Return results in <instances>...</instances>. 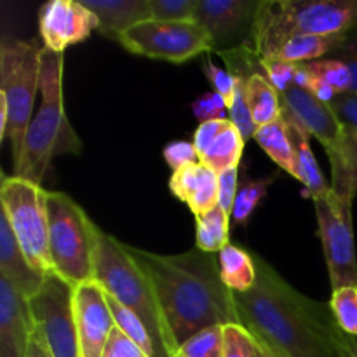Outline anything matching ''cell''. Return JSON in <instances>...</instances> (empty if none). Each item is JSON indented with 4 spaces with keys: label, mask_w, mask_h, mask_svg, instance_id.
Returning a JSON list of instances; mask_svg holds the SVG:
<instances>
[{
    "label": "cell",
    "mask_w": 357,
    "mask_h": 357,
    "mask_svg": "<svg viewBox=\"0 0 357 357\" xmlns=\"http://www.w3.org/2000/svg\"><path fill=\"white\" fill-rule=\"evenodd\" d=\"M255 264L257 282L248 293H234V300L239 324L261 351L271 357H349L347 333L330 303L303 296L258 255Z\"/></svg>",
    "instance_id": "6da1fadb"
},
{
    "label": "cell",
    "mask_w": 357,
    "mask_h": 357,
    "mask_svg": "<svg viewBox=\"0 0 357 357\" xmlns=\"http://www.w3.org/2000/svg\"><path fill=\"white\" fill-rule=\"evenodd\" d=\"M129 257L152 284L176 347L211 326L239 324L234 293L223 284L218 258L199 248L155 255L126 244Z\"/></svg>",
    "instance_id": "7a4b0ae2"
},
{
    "label": "cell",
    "mask_w": 357,
    "mask_h": 357,
    "mask_svg": "<svg viewBox=\"0 0 357 357\" xmlns=\"http://www.w3.org/2000/svg\"><path fill=\"white\" fill-rule=\"evenodd\" d=\"M357 31V0H261L255 13L250 45L272 59L288 40L305 35Z\"/></svg>",
    "instance_id": "3957f363"
},
{
    "label": "cell",
    "mask_w": 357,
    "mask_h": 357,
    "mask_svg": "<svg viewBox=\"0 0 357 357\" xmlns=\"http://www.w3.org/2000/svg\"><path fill=\"white\" fill-rule=\"evenodd\" d=\"M63 52L44 47L40 70L42 105L28 126L23 150L14 162V176L42 185L51 160L61 152L79 153L82 145L63 107Z\"/></svg>",
    "instance_id": "277c9868"
},
{
    "label": "cell",
    "mask_w": 357,
    "mask_h": 357,
    "mask_svg": "<svg viewBox=\"0 0 357 357\" xmlns=\"http://www.w3.org/2000/svg\"><path fill=\"white\" fill-rule=\"evenodd\" d=\"M94 282L142 321L152 338L155 357L176 356L178 347L160 312L152 284L129 257L126 244L119 243L103 230L98 241Z\"/></svg>",
    "instance_id": "5b68a950"
},
{
    "label": "cell",
    "mask_w": 357,
    "mask_h": 357,
    "mask_svg": "<svg viewBox=\"0 0 357 357\" xmlns=\"http://www.w3.org/2000/svg\"><path fill=\"white\" fill-rule=\"evenodd\" d=\"M42 40H3L0 45V139H10L13 164L20 159L40 91Z\"/></svg>",
    "instance_id": "8992f818"
},
{
    "label": "cell",
    "mask_w": 357,
    "mask_h": 357,
    "mask_svg": "<svg viewBox=\"0 0 357 357\" xmlns=\"http://www.w3.org/2000/svg\"><path fill=\"white\" fill-rule=\"evenodd\" d=\"M49 251L54 274L73 289L94 282V264L101 229L63 192H47Z\"/></svg>",
    "instance_id": "52a82bcc"
},
{
    "label": "cell",
    "mask_w": 357,
    "mask_h": 357,
    "mask_svg": "<svg viewBox=\"0 0 357 357\" xmlns=\"http://www.w3.org/2000/svg\"><path fill=\"white\" fill-rule=\"evenodd\" d=\"M0 204L24 257L42 275L54 274L49 251L47 190L17 176H3Z\"/></svg>",
    "instance_id": "ba28073f"
},
{
    "label": "cell",
    "mask_w": 357,
    "mask_h": 357,
    "mask_svg": "<svg viewBox=\"0 0 357 357\" xmlns=\"http://www.w3.org/2000/svg\"><path fill=\"white\" fill-rule=\"evenodd\" d=\"M117 42L132 54L171 63L213 51L211 37L197 21H143L119 35Z\"/></svg>",
    "instance_id": "9c48e42d"
},
{
    "label": "cell",
    "mask_w": 357,
    "mask_h": 357,
    "mask_svg": "<svg viewBox=\"0 0 357 357\" xmlns=\"http://www.w3.org/2000/svg\"><path fill=\"white\" fill-rule=\"evenodd\" d=\"M75 289L59 275H45L44 284L28 300L35 331L42 337L52 357H82L77 331Z\"/></svg>",
    "instance_id": "30bf717a"
},
{
    "label": "cell",
    "mask_w": 357,
    "mask_h": 357,
    "mask_svg": "<svg viewBox=\"0 0 357 357\" xmlns=\"http://www.w3.org/2000/svg\"><path fill=\"white\" fill-rule=\"evenodd\" d=\"M324 258L330 272L331 288L357 286V258L352 227V199L331 190L330 195L314 201Z\"/></svg>",
    "instance_id": "8fae6325"
},
{
    "label": "cell",
    "mask_w": 357,
    "mask_h": 357,
    "mask_svg": "<svg viewBox=\"0 0 357 357\" xmlns=\"http://www.w3.org/2000/svg\"><path fill=\"white\" fill-rule=\"evenodd\" d=\"M257 6L253 0H199L195 21L204 26L213 51L220 54L250 45Z\"/></svg>",
    "instance_id": "7c38bea8"
},
{
    "label": "cell",
    "mask_w": 357,
    "mask_h": 357,
    "mask_svg": "<svg viewBox=\"0 0 357 357\" xmlns=\"http://www.w3.org/2000/svg\"><path fill=\"white\" fill-rule=\"evenodd\" d=\"M100 26L93 10L77 0H49L38 10V33L45 49L65 52Z\"/></svg>",
    "instance_id": "4fadbf2b"
},
{
    "label": "cell",
    "mask_w": 357,
    "mask_h": 357,
    "mask_svg": "<svg viewBox=\"0 0 357 357\" xmlns=\"http://www.w3.org/2000/svg\"><path fill=\"white\" fill-rule=\"evenodd\" d=\"M77 331L82 357H101L115 328L107 293L98 282H87L73 291Z\"/></svg>",
    "instance_id": "5bb4252c"
},
{
    "label": "cell",
    "mask_w": 357,
    "mask_h": 357,
    "mask_svg": "<svg viewBox=\"0 0 357 357\" xmlns=\"http://www.w3.org/2000/svg\"><path fill=\"white\" fill-rule=\"evenodd\" d=\"M282 114L295 119L310 136H316L324 149H331L342 138L344 126L335 117L330 105L323 103L310 91L296 86L295 80L279 91Z\"/></svg>",
    "instance_id": "9a60e30c"
},
{
    "label": "cell",
    "mask_w": 357,
    "mask_h": 357,
    "mask_svg": "<svg viewBox=\"0 0 357 357\" xmlns=\"http://www.w3.org/2000/svg\"><path fill=\"white\" fill-rule=\"evenodd\" d=\"M33 331L28 300L0 278V357H26Z\"/></svg>",
    "instance_id": "2e32d148"
},
{
    "label": "cell",
    "mask_w": 357,
    "mask_h": 357,
    "mask_svg": "<svg viewBox=\"0 0 357 357\" xmlns=\"http://www.w3.org/2000/svg\"><path fill=\"white\" fill-rule=\"evenodd\" d=\"M244 142L246 139L243 138L239 129L230 122V119L202 122L192 139L201 157V162L218 174L239 167Z\"/></svg>",
    "instance_id": "e0dca14e"
},
{
    "label": "cell",
    "mask_w": 357,
    "mask_h": 357,
    "mask_svg": "<svg viewBox=\"0 0 357 357\" xmlns=\"http://www.w3.org/2000/svg\"><path fill=\"white\" fill-rule=\"evenodd\" d=\"M169 188L174 197L190 208L194 216L204 215L218 206V173L202 162L173 171Z\"/></svg>",
    "instance_id": "ac0fdd59"
},
{
    "label": "cell",
    "mask_w": 357,
    "mask_h": 357,
    "mask_svg": "<svg viewBox=\"0 0 357 357\" xmlns=\"http://www.w3.org/2000/svg\"><path fill=\"white\" fill-rule=\"evenodd\" d=\"M0 278L7 279L26 300L37 295L45 279V275L38 274L24 257L2 211H0Z\"/></svg>",
    "instance_id": "d6986e66"
},
{
    "label": "cell",
    "mask_w": 357,
    "mask_h": 357,
    "mask_svg": "<svg viewBox=\"0 0 357 357\" xmlns=\"http://www.w3.org/2000/svg\"><path fill=\"white\" fill-rule=\"evenodd\" d=\"M98 17V30L114 40L129 28L152 20L150 0H82Z\"/></svg>",
    "instance_id": "ffe728a7"
},
{
    "label": "cell",
    "mask_w": 357,
    "mask_h": 357,
    "mask_svg": "<svg viewBox=\"0 0 357 357\" xmlns=\"http://www.w3.org/2000/svg\"><path fill=\"white\" fill-rule=\"evenodd\" d=\"M282 119L288 124L289 139H291L293 152H295L296 162V180L307 188L312 201L323 199L331 194V185L328 183L326 178L321 173L316 159H314L312 149H310V135L289 115L282 114Z\"/></svg>",
    "instance_id": "44dd1931"
},
{
    "label": "cell",
    "mask_w": 357,
    "mask_h": 357,
    "mask_svg": "<svg viewBox=\"0 0 357 357\" xmlns=\"http://www.w3.org/2000/svg\"><path fill=\"white\" fill-rule=\"evenodd\" d=\"M326 153L331 166V190L354 201L357 195V129L344 126L342 138Z\"/></svg>",
    "instance_id": "7402d4cb"
},
{
    "label": "cell",
    "mask_w": 357,
    "mask_h": 357,
    "mask_svg": "<svg viewBox=\"0 0 357 357\" xmlns=\"http://www.w3.org/2000/svg\"><path fill=\"white\" fill-rule=\"evenodd\" d=\"M220 275L232 293H248L257 282V264L255 255L241 246L223 248L218 253Z\"/></svg>",
    "instance_id": "603a6c76"
},
{
    "label": "cell",
    "mask_w": 357,
    "mask_h": 357,
    "mask_svg": "<svg viewBox=\"0 0 357 357\" xmlns=\"http://www.w3.org/2000/svg\"><path fill=\"white\" fill-rule=\"evenodd\" d=\"M244 93H246L248 107H250L253 121L257 128L271 124L282 117L281 100L275 87L268 82L265 73H253L250 77H244Z\"/></svg>",
    "instance_id": "cb8c5ba5"
},
{
    "label": "cell",
    "mask_w": 357,
    "mask_h": 357,
    "mask_svg": "<svg viewBox=\"0 0 357 357\" xmlns=\"http://www.w3.org/2000/svg\"><path fill=\"white\" fill-rule=\"evenodd\" d=\"M349 35H305V37H295L286 42L278 54L272 59H279L284 63H312L323 59V56L333 54L340 49Z\"/></svg>",
    "instance_id": "d4e9b609"
},
{
    "label": "cell",
    "mask_w": 357,
    "mask_h": 357,
    "mask_svg": "<svg viewBox=\"0 0 357 357\" xmlns=\"http://www.w3.org/2000/svg\"><path fill=\"white\" fill-rule=\"evenodd\" d=\"M253 139L282 171L296 178L295 152H293L288 124H286L284 119L281 117L278 121L271 122V124L264 126V128H258Z\"/></svg>",
    "instance_id": "484cf974"
},
{
    "label": "cell",
    "mask_w": 357,
    "mask_h": 357,
    "mask_svg": "<svg viewBox=\"0 0 357 357\" xmlns=\"http://www.w3.org/2000/svg\"><path fill=\"white\" fill-rule=\"evenodd\" d=\"M230 216L216 206L204 215L195 216V244L201 251L216 255L229 246Z\"/></svg>",
    "instance_id": "4316f807"
},
{
    "label": "cell",
    "mask_w": 357,
    "mask_h": 357,
    "mask_svg": "<svg viewBox=\"0 0 357 357\" xmlns=\"http://www.w3.org/2000/svg\"><path fill=\"white\" fill-rule=\"evenodd\" d=\"M275 178H278V174H271V176L261 178V180L246 181V183L241 185L239 190H237V197L236 202H234L232 211V220L237 225H246L248 220L251 218L255 209L261 202V199L267 195L268 188L274 183Z\"/></svg>",
    "instance_id": "83f0119b"
},
{
    "label": "cell",
    "mask_w": 357,
    "mask_h": 357,
    "mask_svg": "<svg viewBox=\"0 0 357 357\" xmlns=\"http://www.w3.org/2000/svg\"><path fill=\"white\" fill-rule=\"evenodd\" d=\"M108 307L112 310V316H114L115 326L122 331L124 335H128L132 342H135L138 347H142L146 352L149 357H155V349H153L152 338H150L149 331L143 326L142 321L135 316L129 309L122 307L117 300L112 298L110 295H107Z\"/></svg>",
    "instance_id": "f1b7e54d"
},
{
    "label": "cell",
    "mask_w": 357,
    "mask_h": 357,
    "mask_svg": "<svg viewBox=\"0 0 357 357\" xmlns=\"http://www.w3.org/2000/svg\"><path fill=\"white\" fill-rule=\"evenodd\" d=\"M174 357H223V326L199 331L178 347Z\"/></svg>",
    "instance_id": "f546056e"
},
{
    "label": "cell",
    "mask_w": 357,
    "mask_h": 357,
    "mask_svg": "<svg viewBox=\"0 0 357 357\" xmlns=\"http://www.w3.org/2000/svg\"><path fill=\"white\" fill-rule=\"evenodd\" d=\"M330 309L344 333L357 337V286L333 289Z\"/></svg>",
    "instance_id": "4dcf8cb0"
},
{
    "label": "cell",
    "mask_w": 357,
    "mask_h": 357,
    "mask_svg": "<svg viewBox=\"0 0 357 357\" xmlns=\"http://www.w3.org/2000/svg\"><path fill=\"white\" fill-rule=\"evenodd\" d=\"M305 65L317 80L330 86L337 94H344L351 91L352 73L349 66L340 59H319V61L305 63Z\"/></svg>",
    "instance_id": "1f68e13d"
},
{
    "label": "cell",
    "mask_w": 357,
    "mask_h": 357,
    "mask_svg": "<svg viewBox=\"0 0 357 357\" xmlns=\"http://www.w3.org/2000/svg\"><path fill=\"white\" fill-rule=\"evenodd\" d=\"M223 357H260V347L241 324L223 326Z\"/></svg>",
    "instance_id": "d6a6232c"
},
{
    "label": "cell",
    "mask_w": 357,
    "mask_h": 357,
    "mask_svg": "<svg viewBox=\"0 0 357 357\" xmlns=\"http://www.w3.org/2000/svg\"><path fill=\"white\" fill-rule=\"evenodd\" d=\"M237 87L236 94H234V100L229 107V119L239 132L243 135L244 139L255 138V132H257V124L253 121V115H251L250 107H248L246 93H244V82L246 79L244 77H236Z\"/></svg>",
    "instance_id": "836d02e7"
},
{
    "label": "cell",
    "mask_w": 357,
    "mask_h": 357,
    "mask_svg": "<svg viewBox=\"0 0 357 357\" xmlns=\"http://www.w3.org/2000/svg\"><path fill=\"white\" fill-rule=\"evenodd\" d=\"M199 0H150L152 20L195 21Z\"/></svg>",
    "instance_id": "e575fe53"
},
{
    "label": "cell",
    "mask_w": 357,
    "mask_h": 357,
    "mask_svg": "<svg viewBox=\"0 0 357 357\" xmlns=\"http://www.w3.org/2000/svg\"><path fill=\"white\" fill-rule=\"evenodd\" d=\"M192 110H194L195 117L201 121V124L202 122L227 119V114H229V107H227L225 100L215 91L202 94L199 100H195L192 103Z\"/></svg>",
    "instance_id": "d590c367"
},
{
    "label": "cell",
    "mask_w": 357,
    "mask_h": 357,
    "mask_svg": "<svg viewBox=\"0 0 357 357\" xmlns=\"http://www.w3.org/2000/svg\"><path fill=\"white\" fill-rule=\"evenodd\" d=\"M204 73L211 80L213 87H215V93H218L225 100L227 107H230L237 87L236 77L230 75L225 68H218L209 58H204Z\"/></svg>",
    "instance_id": "8d00e7d4"
},
{
    "label": "cell",
    "mask_w": 357,
    "mask_h": 357,
    "mask_svg": "<svg viewBox=\"0 0 357 357\" xmlns=\"http://www.w3.org/2000/svg\"><path fill=\"white\" fill-rule=\"evenodd\" d=\"M164 160L173 167V171H180L183 167L201 164L197 150L192 142H174L164 149Z\"/></svg>",
    "instance_id": "74e56055"
},
{
    "label": "cell",
    "mask_w": 357,
    "mask_h": 357,
    "mask_svg": "<svg viewBox=\"0 0 357 357\" xmlns=\"http://www.w3.org/2000/svg\"><path fill=\"white\" fill-rule=\"evenodd\" d=\"M101 357H149L142 347L135 344L128 335L122 333L117 326L112 330Z\"/></svg>",
    "instance_id": "f35d334b"
},
{
    "label": "cell",
    "mask_w": 357,
    "mask_h": 357,
    "mask_svg": "<svg viewBox=\"0 0 357 357\" xmlns=\"http://www.w3.org/2000/svg\"><path fill=\"white\" fill-rule=\"evenodd\" d=\"M237 181H239V169L237 167L218 174V206L230 218H232L234 202H236L237 190H239Z\"/></svg>",
    "instance_id": "ab89813d"
},
{
    "label": "cell",
    "mask_w": 357,
    "mask_h": 357,
    "mask_svg": "<svg viewBox=\"0 0 357 357\" xmlns=\"http://www.w3.org/2000/svg\"><path fill=\"white\" fill-rule=\"evenodd\" d=\"M328 105L342 126L357 129V93L349 91V93L337 94Z\"/></svg>",
    "instance_id": "60d3db41"
},
{
    "label": "cell",
    "mask_w": 357,
    "mask_h": 357,
    "mask_svg": "<svg viewBox=\"0 0 357 357\" xmlns=\"http://www.w3.org/2000/svg\"><path fill=\"white\" fill-rule=\"evenodd\" d=\"M331 56H335V59H340V61H344L349 66L352 73L351 91L357 93V31L349 35L344 44L340 45V49L335 51Z\"/></svg>",
    "instance_id": "b9f144b4"
},
{
    "label": "cell",
    "mask_w": 357,
    "mask_h": 357,
    "mask_svg": "<svg viewBox=\"0 0 357 357\" xmlns=\"http://www.w3.org/2000/svg\"><path fill=\"white\" fill-rule=\"evenodd\" d=\"M26 357H52L51 352H49L47 345H45V342L42 340V337L37 333V331H33V337H31Z\"/></svg>",
    "instance_id": "7bdbcfd3"
},
{
    "label": "cell",
    "mask_w": 357,
    "mask_h": 357,
    "mask_svg": "<svg viewBox=\"0 0 357 357\" xmlns=\"http://www.w3.org/2000/svg\"><path fill=\"white\" fill-rule=\"evenodd\" d=\"M260 357H271V356H268L267 352H265V351H261V349H260Z\"/></svg>",
    "instance_id": "ee69618b"
}]
</instances>
